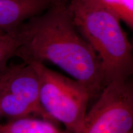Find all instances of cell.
Wrapping results in <instances>:
<instances>
[{
	"label": "cell",
	"instance_id": "cell-1",
	"mask_svg": "<svg viewBox=\"0 0 133 133\" xmlns=\"http://www.w3.org/2000/svg\"><path fill=\"white\" fill-rule=\"evenodd\" d=\"M29 23V35L15 57L25 63H52L82 84L91 99L97 98L104 88L101 62L76 29L65 0H59Z\"/></svg>",
	"mask_w": 133,
	"mask_h": 133
},
{
	"label": "cell",
	"instance_id": "cell-9",
	"mask_svg": "<svg viewBox=\"0 0 133 133\" xmlns=\"http://www.w3.org/2000/svg\"><path fill=\"white\" fill-rule=\"evenodd\" d=\"M104 7L123 22L131 29L133 28V0H96Z\"/></svg>",
	"mask_w": 133,
	"mask_h": 133
},
{
	"label": "cell",
	"instance_id": "cell-5",
	"mask_svg": "<svg viewBox=\"0 0 133 133\" xmlns=\"http://www.w3.org/2000/svg\"><path fill=\"white\" fill-rule=\"evenodd\" d=\"M0 74L1 116L11 120L33 114L51 121L41 106L39 81L31 65L23 62L8 65Z\"/></svg>",
	"mask_w": 133,
	"mask_h": 133
},
{
	"label": "cell",
	"instance_id": "cell-2",
	"mask_svg": "<svg viewBox=\"0 0 133 133\" xmlns=\"http://www.w3.org/2000/svg\"><path fill=\"white\" fill-rule=\"evenodd\" d=\"M68 4L76 29L101 62L104 87L129 79L132 46L120 20L96 0H70Z\"/></svg>",
	"mask_w": 133,
	"mask_h": 133
},
{
	"label": "cell",
	"instance_id": "cell-11",
	"mask_svg": "<svg viewBox=\"0 0 133 133\" xmlns=\"http://www.w3.org/2000/svg\"><path fill=\"white\" fill-rule=\"evenodd\" d=\"M0 33H1V32H0Z\"/></svg>",
	"mask_w": 133,
	"mask_h": 133
},
{
	"label": "cell",
	"instance_id": "cell-4",
	"mask_svg": "<svg viewBox=\"0 0 133 133\" xmlns=\"http://www.w3.org/2000/svg\"><path fill=\"white\" fill-rule=\"evenodd\" d=\"M86 113L82 133H133V86L129 79L103 88Z\"/></svg>",
	"mask_w": 133,
	"mask_h": 133
},
{
	"label": "cell",
	"instance_id": "cell-7",
	"mask_svg": "<svg viewBox=\"0 0 133 133\" xmlns=\"http://www.w3.org/2000/svg\"><path fill=\"white\" fill-rule=\"evenodd\" d=\"M29 21L16 29L0 33V72L8 66V62L16 56V52L27 39L29 35Z\"/></svg>",
	"mask_w": 133,
	"mask_h": 133
},
{
	"label": "cell",
	"instance_id": "cell-10",
	"mask_svg": "<svg viewBox=\"0 0 133 133\" xmlns=\"http://www.w3.org/2000/svg\"><path fill=\"white\" fill-rule=\"evenodd\" d=\"M1 74H0V88H1ZM1 112H0V117H1Z\"/></svg>",
	"mask_w": 133,
	"mask_h": 133
},
{
	"label": "cell",
	"instance_id": "cell-3",
	"mask_svg": "<svg viewBox=\"0 0 133 133\" xmlns=\"http://www.w3.org/2000/svg\"><path fill=\"white\" fill-rule=\"evenodd\" d=\"M32 65L39 81V102L51 121L64 124L69 133H82L90 96L82 84L38 62Z\"/></svg>",
	"mask_w": 133,
	"mask_h": 133
},
{
	"label": "cell",
	"instance_id": "cell-8",
	"mask_svg": "<svg viewBox=\"0 0 133 133\" xmlns=\"http://www.w3.org/2000/svg\"><path fill=\"white\" fill-rule=\"evenodd\" d=\"M0 133H69L61 129L52 121L27 117L11 119L0 124Z\"/></svg>",
	"mask_w": 133,
	"mask_h": 133
},
{
	"label": "cell",
	"instance_id": "cell-6",
	"mask_svg": "<svg viewBox=\"0 0 133 133\" xmlns=\"http://www.w3.org/2000/svg\"><path fill=\"white\" fill-rule=\"evenodd\" d=\"M59 0H0V32L16 29Z\"/></svg>",
	"mask_w": 133,
	"mask_h": 133
}]
</instances>
